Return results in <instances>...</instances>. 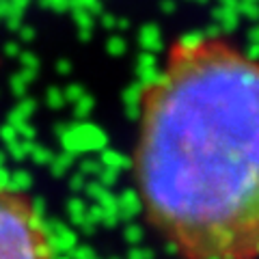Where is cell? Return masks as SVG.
<instances>
[{"label": "cell", "instance_id": "1", "mask_svg": "<svg viewBox=\"0 0 259 259\" xmlns=\"http://www.w3.org/2000/svg\"><path fill=\"white\" fill-rule=\"evenodd\" d=\"M136 182L184 259H259V61L180 39L141 97Z\"/></svg>", "mask_w": 259, "mask_h": 259}, {"label": "cell", "instance_id": "2", "mask_svg": "<svg viewBox=\"0 0 259 259\" xmlns=\"http://www.w3.org/2000/svg\"><path fill=\"white\" fill-rule=\"evenodd\" d=\"M0 259H52L44 221L28 194L0 184Z\"/></svg>", "mask_w": 259, "mask_h": 259}]
</instances>
